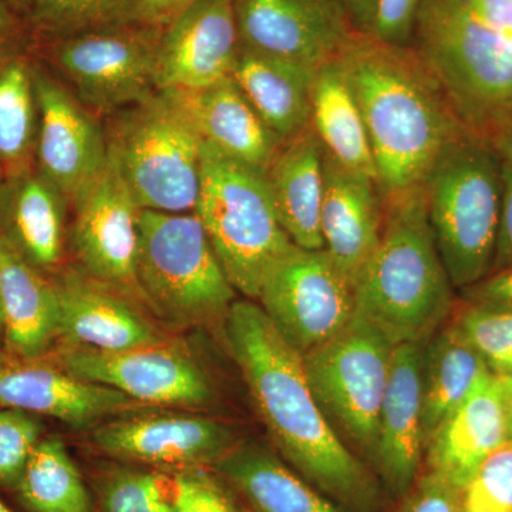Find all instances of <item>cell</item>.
Here are the masks:
<instances>
[{
  "mask_svg": "<svg viewBox=\"0 0 512 512\" xmlns=\"http://www.w3.org/2000/svg\"><path fill=\"white\" fill-rule=\"evenodd\" d=\"M5 352V316H3L2 301H0V353Z\"/></svg>",
  "mask_w": 512,
  "mask_h": 512,
  "instance_id": "816d5d0a",
  "label": "cell"
},
{
  "mask_svg": "<svg viewBox=\"0 0 512 512\" xmlns=\"http://www.w3.org/2000/svg\"><path fill=\"white\" fill-rule=\"evenodd\" d=\"M6 192H8V175L0 167V231H2L3 211H5Z\"/></svg>",
  "mask_w": 512,
  "mask_h": 512,
  "instance_id": "681fc988",
  "label": "cell"
},
{
  "mask_svg": "<svg viewBox=\"0 0 512 512\" xmlns=\"http://www.w3.org/2000/svg\"><path fill=\"white\" fill-rule=\"evenodd\" d=\"M36 40L28 20L0 0V64L15 57L33 55Z\"/></svg>",
  "mask_w": 512,
  "mask_h": 512,
  "instance_id": "60d3db41",
  "label": "cell"
},
{
  "mask_svg": "<svg viewBox=\"0 0 512 512\" xmlns=\"http://www.w3.org/2000/svg\"><path fill=\"white\" fill-rule=\"evenodd\" d=\"M224 319L231 355L279 454L343 510L376 512L375 478L323 413L301 353L251 299H237Z\"/></svg>",
  "mask_w": 512,
  "mask_h": 512,
  "instance_id": "6da1fadb",
  "label": "cell"
},
{
  "mask_svg": "<svg viewBox=\"0 0 512 512\" xmlns=\"http://www.w3.org/2000/svg\"><path fill=\"white\" fill-rule=\"evenodd\" d=\"M323 177V249L355 291L382 238L386 201L375 177L345 167L326 150Z\"/></svg>",
  "mask_w": 512,
  "mask_h": 512,
  "instance_id": "ffe728a7",
  "label": "cell"
},
{
  "mask_svg": "<svg viewBox=\"0 0 512 512\" xmlns=\"http://www.w3.org/2000/svg\"><path fill=\"white\" fill-rule=\"evenodd\" d=\"M174 512H242L231 488L210 467L171 471Z\"/></svg>",
  "mask_w": 512,
  "mask_h": 512,
  "instance_id": "74e56055",
  "label": "cell"
},
{
  "mask_svg": "<svg viewBox=\"0 0 512 512\" xmlns=\"http://www.w3.org/2000/svg\"><path fill=\"white\" fill-rule=\"evenodd\" d=\"M429 221L454 288L491 272L503 195V157L464 131L437 158L423 184Z\"/></svg>",
  "mask_w": 512,
  "mask_h": 512,
  "instance_id": "5b68a950",
  "label": "cell"
},
{
  "mask_svg": "<svg viewBox=\"0 0 512 512\" xmlns=\"http://www.w3.org/2000/svg\"><path fill=\"white\" fill-rule=\"evenodd\" d=\"M212 470L252 512H348L255 441L235 444Z\"/></svg>",
  "mask_w": 512,
  "mask_h": 512,
  "instance_id": "4316f807",
  "label": "cell"
},
{
  "mask_svg": "<svg viewBox=\"0 0 512 512\" xmlns=\"http://www.w3.org/2000/svg\"><path fill=\"white\" fill-rule=\"evenodd\" d=\"M503 386L505 410H507L508 429H510V439L512 440V375L498 376Z\"/></svg>",
  "mask_w": 512,
  "mask_h": 512,
  "instance_id": "c3c4849f",
  "label": "cell"
},
{
  "mask_svg": "<svg viewBox=\"0 0 512 512\" xmlns=\"http://www.w3.org/2000/svg\"><path fill=\"white\" fill-rule=\"evenodd\" d=\"M59 298V339L66 346L119 352L168 342V336L127 298V293L86 274L53 278Z\"/></svg>",
  "mask_w": 512,
  "mask_h": 512,
  "instance_id": "d6986e66",
  "label": "cell"
},
{
  "mask_svg": "<svg viewBox=\"0 0 512 512\" xmlns=\"http://www.w3.org/2000/svg\"><path fill=\"white\" fill-rule=\"evenodd\" d=\"M403 497L397 512H464L460 488L430 470Z\"/></svg>",
  "mask_w": 512,
  "mask_h": 512,
  "instance_id": "f35d334b",
  "label": "cell"
},
{
  "mask_svg": "<svg viewBox=\"0 0 512 512\" xmlns=\"http://www.w3.org/2000/svg\"><path fill=\"white\" fill-rule=\"evenodd\" d=\"M103 512H174L173 477L168 471L114 467L99 478Z\"/></svg>",
  "mask_w": 512,
  "mask_h": 512,
  "instance_id": "836d02e7",
  "label": "cell"
},
{
  "mask_svg": "<svg viewBox=\"0 0 512 512\" xmlns=\"http://www.w3.org/2000/svg\"><path fill=\"white\" fill-rule=\"evenodd\" d=\"M393 348L356 312L338 335L302 356L313 394L333 429L372 461Z\"/></svg>",
  "mask_w": 512,
  "mask_h": 512,
  "instance_id": "9c48e42d",
  "label": "cell"
},
{
  "mask_svg": "<svg viewBox=\"0 0 512 512\" xmlns=\"http://www.w3.org/2000/svg\"><path fill=\"white\" fill-rule=\"evenodd\" d=\"M163 28L128 22L36 46L66 86L94 114H113L158 92L156 62Z\"/></svg>",
  "mask_w": 512,
  "mask_h": 512,
  "instance_id": "30bf717a",
  "label": "cell"
},
{
  "mask_svg": "<svg viewBox=\"0 0 512 512\" xmlns=\"http://www.w3.org/2000/svg\"><path fill=\"white\" fill-rule=\"evenodd\" d=\"M424 343L394 346L389 382L379 416L373 463L394 495L416 483L426 450L423 430Z\"/></svg>",
  "mask_w": 512,
  "mask_h": 512,
  "instance_id": "44dd1931",
  "label": "cell"
},
{
  "mask_svg": "<svg viewBox=\"0 0 512 512\" xmlns=\"http://www.w3.org/2000/svg\"><path fill=\"white\" fill-rule=\"evenodd\" d=\"M375 157L384 200L419 188L444 148L467 130L413 46L356 33L339 56Z\"/></svg>",
  "mask_w": 512,
  "mask_h": 512,
  "instance_id": "7a4b0ae2",
  "label": "cell"
},
{
  "mask_svg": "<svg viewBox=\"0 0 512 512\" xmlns=\"http://www.w3.org/2000/svg\"><path fill=\"white\" fill-rule=\"evenodd\" d=\"M464 512H512V440L485 458L461 490Z\"/></svg>",
  "mask_w": 512,
  "mask_h": 512,
  "instance_id": "8d00e7d4",
  "label": "cell"
},
{
  "mask_svg": "<svg viewBox=\"0 0 512 512\" xmlns=\"http://www.w3.org/2000/svg\"><path fill=\"white\" fill-rule=\"evenodd\" d=\"M0 512H16L13 511L12 508L9 507L8 504L5 503V501L0 498Z\"/></svg>",
  "mask_w": 512,
  "mask_h": 512,
  "instance_id": "f5cc1de1",
  "label": "cell"
},
{
  "mask_svg": "<svg viewBox=\"0 0 512 512\" xmlns=\"http://www.w3.org/2000/svg\"><path fill=\"white\" fill-rule=\"evenodd\" d=\"M43 433L40 416L0 407V490L15 491Z\"/></svg>",
  "mask_w": 512,
  "mask_h": 512,
  "instance_id": "d590c367",
  "label": "cell"
},
{
  "mask_svg": "<svg viewBox=\"0 0 512 512\" xmlns=\"http://www.w3.org/2000/svg\"><path fill=\"white\" fill-rule=\"evenodd\" d=\"M0 301L5 316V353L19 359L49 356L59 340L55 282L28 264L2 235Z\"/></svg>",
  "mask_w": 512,
  "mask_h": 512,
  "instance_id": "cb8c5ba5",
  "label": "cell"
},
{
  "mask_svg": "<svg viewBox=\"0 0 512 512\" xmlns=\"http://www.w3.org/2000/svg\"><path fill=\"white\" fill-rule=\"evenodd\" d=\"M0 407L84 426L144 409L126 394L79 377L50 356L19 359L0 353Z\"/></svg>",
  "mask_w": 512,
  "mask_h": 512,
  "instance_id": "ac0fdd59",
  "label": "cell"
},
{
  "mask_svg": "<svg viewBox=\"0 0 512 512\" xmlns=\"http://www.w3.org/2000/svg\"><path fill=\"white\" fill-rule=\"evenodd\" d=\"M382 238L355 285L356 312L393 346L426 343L453 308L424 187L386 198Z\"/></svg>",
  "mask_w": 512,
  "mask_h": 512,
  "instance_id": "3957f363",
  "label": "cell"
},
{
  "mask_svg": "<svg viewBox=\"0 0 512 512\" xmlns=\"http://www.w3.org/2000/svg\"><path fill=\"white\" fill-rule=\"evenodd\" d=\"M70 207L74 211L70 241L83 274L140 296L136 274L140 208L111 158Z\"/></svg>",
  "mask_w": 512,
  "mask_h": 512,
  "instance_id": "9a60e30c",
  "label": "cell"
},
{
  "mask_svg": "<svg viewBox=\"0 0 512 512\" xmlns=\"http://www.w3.org/2000/svg\"><path fill=\"white\" fill-rule=\"evenodd\" d=\"M510 439L500 377L485 376L427 443L429 470L463 490L485 458Z\"/></svg>",
  "mask_w": 512,
  "mask_h": 512,
  "instance_id": "7402d4cb",
  "label": "cell"
},
{
  "mask_svg": "<svg viewBox=\"0 0 512 512\" xmlns=\"http://www.w3.org/2000/svg\"><path fill=\"white\" fill-rule=\"evenodd\" d=\"M241 49L232 0H197L163 28L157 90H198L231 77Z\"/></svg>",
  "mask_w": 512,
  "mask_h": 512,
  "instance_id": "e0dca14e",
  "label": "cell"
},
{
  "mask_svg": "<svg viewBox=\"0 0 512 512\" xmlns=\"http://www.w3.org/2000/svg\"><path fill=\"white\" fill-rule=\"evenodd\" d=\"M256 303L302 356L356 315L355 291L328 252L296 245L269 266Z\"/></svg>",
  "mask_w": 512,
  "mask_h": 512,
  "instance_id": "8fae6325",
  "label": "cell"
},
{
  "mask_svg": "<svg viewBox=\"0 0 512 512\" xmlns=\"http://www.w3.org/2000/svg\"><path fill=\"white\" fill-rule=\"evenodd\" d=\"M70 204L36 167L8 178L0 235L28 264L52 278L63 262Z\"/></svg>",
  "mask_w": 512,
  "mask_h": 512,
  "instance_id": "d4e9b609",
  "label": "cell"
},
{
  "mask_svg": "<svg viewBox=\"0 0 512 512\" xmlns=\"http://www.w3.org/2000/svg\"><path fill=\"white\" fill-rule=\"evenodd\" d=\"M323 150L312 127L279 148L266 171L276 214L296 247L323 249Z\"/></svg>",
  "mask_w": 512,
  "mask_h": 512,
  "instance_id": "484cf974",
  "label": "cell"
},
{
  "mask_svg": "<svg viewBox=\"0 0 512 512\" xmlns=\"http://www.w3.org/2000/svg\"><path fill=\"white\" fill-rule=\"evenodd\" d=\"M33 83L39 107L35 167L72 205L109 164L106 128L36 56Z\"/></svg>",
  "mask_w": 512,
  "mask_h": 512,
  "instance_id": "4fadbf2b",
  "label": "cell"
},
{
  "mask_svg": "<svg viewBox=\"0 0 512 512\" xmlns=\"http://www.w3.org/2000/svg\"><path fill=\"white\" fill-rule=\"evenodd\" d=\"M421 0H376L370 36L393 46H410Z\"/></svg>",
  "mask_w": 512,
  "mask_h": 512,
  "instance_id": "ab89813d",
  "label": "cell"
},
{
  "mask_svg": "<svg viewBox=\"0 0 512 512\" xmlns=\"http://www.w3.org/2000/svg\"><path fill=\"white\" fill-rule=\"evenodd\" d=\"M471 15L512 32V0H456Z\"/></svg>",
  "mask_w": 512,
  "mask_h": 512,
  "instance_id": "f6af8a7d",
  "label": "cell"
},
{
  "mask_svg": "<svg viewBox=\"0 0 512 512\" xmlns=\"http://www.w3.org/2000/svg\"><path fill=\"white\" fill-rule=\"evenodd\" d=\"M244 49L318 69L356 30L342 0H232Z\"/></svg>",
  "mask_w": 512,
  "mask_h": 512,
  "instance_id": "5bb4252c",
  "label": "cell"
},
{
  "mask_svg": "<svg viewBox=\"0 0 512 512\" xmlns=\"http://www.w3.org/2000/svg\"><path fill=\"white\" fill-rule=\"evenodd\" d=\"M357 33L370 35L375 20L376 0H342Z\"/></svg>",
  "mask_w": 512,
  "mask_h": 512,
  "instance_id": "bcb514c9",
  "label": "cell"
},
{
  "mask_svg": "<svg viewBox=\"0 0 512 512\" xmlns=\"http://www.w3.org/2000/svg\"><path fill=\"white\" fill-rule=\"evenodd\" d=\"M2 2L8 3L13 9L18 10L23 16H26V10H28L29 0H2Z\"/></svg>",
  "mask_w": 512,
  "mask_h": 512,
  "instance_id": "f907efd6",
  "label": "cell"
},
{
  "mask_svg": "<svg viewBox=\"0 0 512 512\" xmlns=\"http://www.w3.org/2000/svg\"><path fill=\"white\" fill-rule=\"evenodd\" d=\"M50 357L70 375L110 387L146 407L194 409L215 400L210 376L170 340L119 352L64 345Z\"/></svg>",
  "mask_w": 512,
  "mask_h": 512,
  "instance_id": "7c38bea8",
  "label": "cell"
},
{
  "mask_svg": "<svg viewBox=\"0 0 512 512\" xmlns=\"http://www.w3.org/2000/svg\"><path fill=\"white\" fill-rule=\"evenodd\" d=\"M35 55L0 64V167L9 177L35 167L39 107L33 83Z\"/></svg>",
  "mask_w": 512,
  "mask_h": 512,
  "instance_id": "1f68e13d",
  "label": "cell"
},
{
  "mask_svg": "<svg viewBox=\"0 0 512 512\" xmlns=\"http://www.w3.org/2000/svg\"><path fill=\"white\" fill-rule=\"evenodd\" d=\"M508 268H512V164L503 158V195L491 272Z\"/></svg>",
  "mask_w": 512,
  "mask_h": 512,
  "instance_id": "7bdbcfd3",
  "label": "cell"
},
{
  "mask_svg": "<svg viewBox=\"0 0 512 512\" xmlns=\"http://www.w3.org/2000/svg\"><path fill=\"white\" fill-rule=\"evenodd\" d=\"M136 274L140 298L178 328L225 318L237 301L195 212L140 210Z\"/></svg>",
  "mask_w": 512,
  "mask_h": 512,
  "instance_id": "52a82bcc",
  "label": "cell"
},
{
  "mask_svg": "<svg viewBox=\"0 0 512 512\" xmlns=\"http://www.w3.org/2000/svg\"><path fill=\"white\" fill-rule=\"evenodd\" d=\"M93 441L117 460L168 473L212 467L237 444L221 421L190 413L123 416L100 426Z\"/></svg>",
  "mask_w": 512,
  "mask_h": 512,
  "instance_id": "2e32d148",
  "label": "cell"
},
{
  "mask_svg": "<svg viewBox=\"0 0 512 512\" xmlns=\"http://www.w3.org/2000/svg\"><path fill=\"white\" fill-rule=\"evenodd\" d=\"M495 150L498 151L505 161L512 164V124L510 127L505 128L503 133L498 134L497 137L491 141Z\"/></svg>",
  "mask_w": 512,
  "mask_h": 512,
  "instance_id": "7dc6e473",
  "label": "cell"
},
{
  "mask_svg": "<svg viewBox=\"0 0 512 512\" xmlns=\"http://www.w3.org/2000/svg\"><path fill=\"white\" fill-rule=\"evenodd\" d=\"M194 2L197 0H137L130 22L164 28Z\"/></svg>",
  "mask_w": 512,
  "mask_h": 512,
  "instance_id": "ee69618b",
  "label": "cell"
},
{
  "mask_svg": "<svg viewBox=\"0 0 512 512\" xmlns=\"http://www.w3.org/2000/svg\"><path fill=\"white\" fill-rule=\"evenodd\" d=\"M467 305L512 312V268L491 272L476 284L461 289Z\"/></svg>",
  "mask_w": 512,
  "mask_h": 512,
  "instance_id": "b9f144b4",
  "label": "cell"
},
{
  "mask_svg": "<svg viewBox=\"0 0 512 512\" xmlns=\"http://www.w3.org/2000/svg\"><path fill=\"white\" fill-rule=\"evenodd\" d=\"M13 494L26 512H94L89 488L57 436L39 441Z\"/></svg>",
  "mask_w": 512,
  "mask_h": 512,
  "instance_id": "4dcf8cb0",
  "label": "cell"
},
{
  "mask_svg": "<svg viewBox=\"0 0 512 512\" xmlns=\"http://www.w3.org/2000/svg\"><path fill=\"white\" fill-rule=\"evenodd\" d=\"M413 39L458 119L493 141L512 124V32L471 15L456 0H421Z\"/></svg>",
  "mask_w": 512,
  "mask_h": 512,
  "instance_id": "277c9868",
  "label": "cell"
},
{
  "mask_svg": "<svg viewBox=\"0 0 512 512\" xmlns=\"http://www.w3.org/2000/svg\"><path fill=\"white\" fill-rule=\"evenodd\" d=\"M194 212L235 291L256 301L269 266L295 245L276 214L266 173L204 144Z\"/></svg>",
  "mask_w": 512,
  "mask_h": 512,
  "instance_id": "ba28073f",
  "label": "cell"
},
{
  "mask_svg": "<svg viewBox=\"0 0 512 512\" xmlns=\"http://www.w3.org/2000/svg\"><path fill=\"white\" fill-rule=\"evenodd\" d=\"M311 127L330 156L345 167L377 180L365 120L339 57L316 69Z\"/></svg>",
  "mask_w": 512,
  "mask_h": 512,
  "instance_id": "f1b7e54d",
  "label": "cell"
},
{
  "mask_svg": "<svg viewBox=\"0 0 512 512\" xmlns=\"http://www.w3.org/2000/svg\"><path fill=\"white\" fill-rule=\"evenodd\" d=\"M106 134L110 158L140 210L194 212L204 143L173 90L114 114Z\"/></svg>",
  "mask_w": 512,
  "mask_h": 512,
  "instance_id": "8992f818",
  "label": "cell"
},
{
  "mask_svg": "<svg viewBox=\"0 0 512 512\" xmlns=\"http://www.w3.org/2000/svg\"><path fill=\"white\" fill-rule=\"evenodd\" d=\"M205 146L266 173L284 141L272 133L232 77L204 89L173 90Z\"/></svg>",
  "mask_w": 512,
  "mask_h": 512,
  "instance_id": "603a6c76",
  "label": "cell"
},
{
  "mask_svg": "<svg viewBox=\"0 0 512 512\" xmlns=\"http://www.w3.org/2000/svg\"><path fill=\"white\" fill-rule=\"evenodd\" d=\"M490 373L483 357L453 323L424 343L423 430L426 447L440 424Z\"/></svg>",
  "mask_w": 512,
  "mask_h": 512,
  "instance_id": "f546056e",
  "label": "cell"
},
{
  "mask_svg": "<svg viewBox=\"0 0 512 512\" xmlns=\"http://www.w3.org/2000/svg\"><path fill=\"white\" fill-rule=\"evenodd\" d=\"M316 69L239 49L231 77L275 136L292 140L311 127Z\"/></svg>",
  "mask_w": 512,
  "mask_h": 512,
  "instance_id": "83f0119b",
  "label": "cell"
},
{
  "mask_svg": "<svg viewBox=\"0 0 512 512\" xmlns=\"http://www.w3.org/2000/svg\"><path fill=\"white\" fill-rule=\"evenodd\" d=\"M137 0H29L26 10L36 46L131 20Z\"/></svg>",
  "mask_w": 512,
  "mask_h": 512,
  "instance_id": "d6a6232c",
  "label": "cell"
},
{
  "mask_svg": "<svg viewBox=\"0 0 512 512\" xmlns=\"http://www.w3.org/2000/svg\"><path fill=\"white\" fill-rule=\"evenodd\" d=\"M453 326L480 353L493 375H512V312L466 305Z\"/></svg>",
  "mask_w": 512,
  "mask_h": 512,
  "instance_id": "e575fe53",
  "label": "cell"
}]
</instances>
